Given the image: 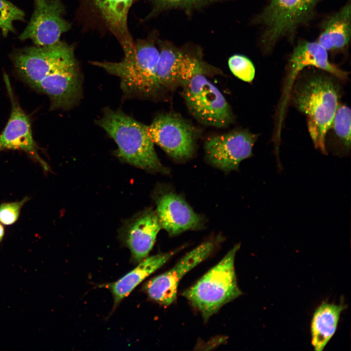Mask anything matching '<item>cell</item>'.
Masks as SVG:
<instances>
[{"instance_id":"obj_11","label":"cell","mask_w":351,"mask_h":351,"mask_svg":"<svg viewBox=\"0 0 351 351\" xmlns=\"http://www.w3.org/2000/svg\"><path fill=\"white\" fill-rule=\"evenodd\" d=\"M257 136L244 129H238L209 137L205 150L208 160L225 171L237 170L240 162L253 156Z\"/></svg>"},{"instance_id":"obj_5","label":"cell","mask_w":351,"mask_h":351,"mask_svg":"<svg viewBox=\"0 0 351 351\" xmlns=\"http://www.w3.org/2000/svg\"><path fill=\"white\" fill-rule=\"evenodd\" d=\"M240 244L235 245L214 266L182 295L208 320L224 305L242 294L237 282L234 259Z\"/></svg>"},{"instance_id":"obj_3","label":"cell","mask_w":351,"mask_h":351,"mask_svg":"<svg viewBox=\"0 0 351 351\" xmlns=\"http://www.w3.org/2000/svg\"><path fill=\"white\" fill-rule=\"evenodd\" d=\"M97 122L116 142L117 155L121 160L149 171L167 172L156 154L148 126L120 110L109 108Z\"/></svg>"},{"instance_id":"obj_6","label":"cell","mask_w":351,"mask_h":351,"mask_svg":"<svg viewBox=\"0 0 351 351\" xmlns=\"http://www.w3.org/2000/svg\"><path fill=\"white\" fill-rule=\"evenodd\" d=\"M320 0H269L258 20L263 28L261 43L270 51L281 38L292 36L296 29L312 18Z\"/></svg>"},{"instance_id":"obj_4","label":"cell","mask_w":351,"mask_h":351,"mask_svg":"<svg viewBox=\"0 0 351 351\" xmlns=\"http://www.w3.org/2000/svg\"><path fill=\"white\" fill-rule=\"evenodd\" d=\"M119 62L94 61L92 63L120 79L121 87L128 95L149 98L160 90L156 67L159 51L154 42L138 40Z\"/></svg>"},{"instance_id":"obj_7","label":"cell","mask_w":351,"mask_h":351,"mask_svg":"<svg viewBox=\"0 0 351 351\" xmlns=\"http://www.w3.org/2000/svg\"><path fill=\"white\" fill-rule=\"evenodd\" d=\"M187 108L199 122L223 128L234 121L231 107L220 90L204 74H197L182 85Z\"/></svg>"},{"instance_id":"obj_26","label":"cell","mask_w":351,"mask_h":351,"mask_svg":"<svg viewBox=\"0 0 351 351\" xmlns=\"http://www.w3.org/2000/svg\"><path fill=\"white\" fill-rule=\"evenodd\" d=\"M5 231L4 228L1 223L0 222V243L3 241Z\"/></svg>"},{"instance_id":"obj_15","label":"cell","mask_w":351,"mask_h":351,"mask_svg":"<svg viewBox=\"0 0 351 351\" xmlns=\"http://www.w3.org/2000/svg\"><path fill=\"white\" fill-rule=\"evenodd\" d=\"M156 214L161 228L170 235L200 226L202 219L180 195L173 192L164 193L156 199Z\"/></svg>"},{"instance_id":"obj_10","label":"cell","mask_w":351,"mask_h":351,"mask_svg":"<svg viewBox=\"0 0 351 351\" xmlns=\"http://www.w3.org/2000/svg\"><path fill=\"white\" fill-rule=\"evenodd\" d=\"M34 10L26 27L20 35L21 40L30 39L35 46H44L59 41L70 24L63 18L61 0H33Z\"/></svg>"},{"instance_id":"obj_23","label":"cell","mask_w":351,"mask_h":351,"mask_svg":"<svg viewBox=\"0 0 351 351\" xmlns=\"http://www.w3.org/2000/svg\"><path fill=\"white\" fill-rule=\"evenodd\" d=\"M229 67L232 73L239 79L251 82L254 79L255 70L254 64L247 57L234 55L228 60Z\"/></svg>"},{"instance_id":"obj_14","label":"cell","mask_w":351,"mask_h":351,"mask_svg":"<svg viewBox=\"0 0 351 351\" xmlns=\"http://www.w3.org/2000/svg\"><path fill=\"white\" fill-rule=\"evenodd\" d=\"M161 229L156 213L150 210L134 215L124 224L120 238L130 250L134 261L140 262L147 256Z\"/></svg>"},{"instance_id":"obj_1","label":"cell","mask_w":351,"mask_h":351,"mask_svg":"<svg viewBox=\"0 0 351 351\" xmlns=\"http://www.w3.org/2000/svg\"><path fill=\"white\" fill-rule=\"evenodd\" d=\"M11 59L19 76L48 96L52 109H70L81 98V74L74 48L66 43L21 48Z\"/></svg>"},{"instance_id":"obj_17","label":"cell","mask_w":351,"mask_h":351,"mask_svg":"<svg viewBox=\"0 0 351 351\" xmlns=\"http://www.w3.org/2000/svg\"><path fill=\"white\" fill-rule=\"evenodd\" d=\"M134 0H86L113 34L120 42L123 49L134 43L129 33L127 18Z\"/></svg>"},{"instance_id":"obj_25","label":"cell","mask_w":351,"mask_h":351,"mask_svg":"<svg viewBox=\"0 0 351 351\" xmlns=\"http://www.w3.org/2000/svg\"><path fill=\"white\" fill-rule=\"evenodd\" d=\"M221 0H156L160 8H181L186 10L199 8Z\"/></svg>"},{"instance_id":"obj_18","label":"cell","mask_w":351,"mask_h":351,"mask_svg":"<svg viewBox=\"0 0 351 351\" xmlns=\"http://www.w3.org/2000/svg\"><path fill=\"white\" fill-rule=\"evenodd\" d=\"M351 9L349 1L323 23L316 41L328 52L335 54L347 49L351 38Z\"/></svg>"},{"instance_id":"obj_20","label":"cell","mask_w":351,"mask_h":351,"mask_svg":"<svg viewBox=\"0 0 351 351\" xmlns=\"http://www.w3.org/2000/svg\"><path fill=\"white\" fill-rule=\"evenodd\" d=\"M346 306L326 302L314 311L311 323V343L315 351H322L334 334L342 312Z\"/></svg>"},{"instance_id":"obj_13","label":"cell","mask_w":351,"mask_h":351,"mask_svg":"<svg viewBox=\"0 0 351 351\" xmlns=\"http://www.w3.org/2000/svg\"><path fill=\"white\" fill-rule=\"evenodd\" d=\"M4 80L12 108L8 122L0 135V152L6 150L23 151L38 162L44 170L48 171L49 166L39 154L32 136L30 119L16 100L6 74L4 75Z\"/></svg>"},{"instance_id":"obj_2","label":"cell","mask_w":351,"mask_h":351,"mask_svg":"<svg viewBox=\"0 0 351 351\" xmlns=\"http://www.w3.org/2000/svg\"><path fill=\"white\" fill-rule=\"evenodd\" d=\"M296 78L290 98L293 105L306 116L314 147L326 154V134L340 104L337 78L324 71L300 72Z\"/></svg>"},{"instance_id":"obj_16","label":"cell","mask_w":351,"mask_h":351,"mask_svg":"<svg viewBox=\"0 0 351 351\" xmlns=\"http://www.w3.org/2000/svg\"><path fill=\"white\" fill-rule=\"evenodd\" d=\"M310 66L329 73L338 80L348 78V73L331 62L328 52L316 41H301L294 48L289 61L288 84L292 81L293 84L298 74Z\"/></svg>"},{"instance_id":"obj_22","label":"cell","mask_w":351,"mask_h":351,"mask_svg":"<svg viewBox=\"0 0 351 351\" xmlns=\"http://www.w3.org/2000/svg\"><path fill=\"white\" fill-rule=\"evenodd\" d=\"M23 11L7 0H0V29L3 36L15 32V21H24Z\"/></svg>"},{"instance_id":"obj_24","label":"cell","mask_w":351,"mask_h":351,"mask_svg":"<svg viewBox=\"0 0 351 351\" xmlns=\"http://www.w3.org/2000/svg\"><path fill=\"white\" fill-rule=\"evenodd\" d=\"M25 196L19 201L3 202L0 204V222L5 225H11L18 220L22 206L29 200Z\"/></svg>"},{"instance_id":"obj_21","label":"cell","mask_w":351,"mask_h":351,"mask_svg":"<svg viewBox=\"0 0 351 351\" xmlns=\"http://www.w3.org/2000/svg\"><path fill=\"white\" fill-rule=\"evenodd\" d=\"M351 112L349 107L340 104L328 131L332 132L330 149L335 155H348L351 149Z\"/></svg>"},{"instance_id":"obj_12","label":"cell","mask_w":351,"mask_h":351,"mask_svg":"<svg viewBox=\"0 0 351 351\" xmlns=\"http://www.w3.org/2000/svg\"><path fill=\"white\" fill-rule=\"evenodd\" d=\"M207 64L187 51L171 44L161 43L156 67V75L160 89L183 85L197 74H205Z\"/></svg>"},{"instance_id":"obj_9","label":"cell","mask_w":351,"mask_h":351,"mask_svg":"<svg viewBox=\"0 0 351 351\" xmlns=\"http://www.w3.org/2000/svg\"><path fill=\"white\" fill-rule=\"evenodd\" d=\"M215 246L214 241L201 244L184 255L172 269L146 282L143 287L145 292L158 304H171L176 298L177 287L182 277L207 258Z\"/></svg>"},{"instance_id":"obj_8","label":"cell","mask_w":351,"mask_h":351,"mask_svg":"<svg viewBox=\"0 0 351 351\" xmlns=\"http://www.w3.org/2000/svg\"><path fill=\"white\" fill-rule=\"evenodd\" d=\"M148 131L154 143L175 159H186L194 153L198 132L181 117L160 115L148 126Z\"/></svg>"},{"instance_id":"obj_19","label":"cell","mask_w":351,"mask_h":351,"mask_svg":"<svg viewBox=\"0 0 351 351\" xmlns=\"http://www.w3.org/2000/svg\"><path fill=\"white\" fill-rule=\"evenodd\" d=\"M171 251L146 257L116 282L106 285L114 298V309L142 281L163 266L175 253Z\"/></svg>"}]
</instances>
